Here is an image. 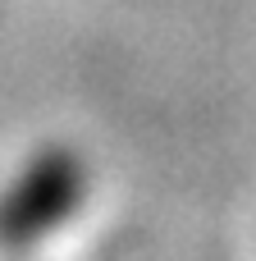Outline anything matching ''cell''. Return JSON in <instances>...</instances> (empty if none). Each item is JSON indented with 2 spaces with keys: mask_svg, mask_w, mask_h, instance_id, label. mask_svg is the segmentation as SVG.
<instances>
[{
  "mask_svg": "<svg viewBox=\"0 0 256 261\" xmlns=\"http://www.w3.org/2000/svg\"><path fill=\"white\" fill-rule=\"evenodd\" d=\"M87 188V170L69 147H46L0 197V243L5 248H27L60 229Z\"/></svg>",
  "mask_w": 256,
  "mask_h": 261,
  "instance_id": "cell-1",
  "label": "cell"
}]
</instances>
